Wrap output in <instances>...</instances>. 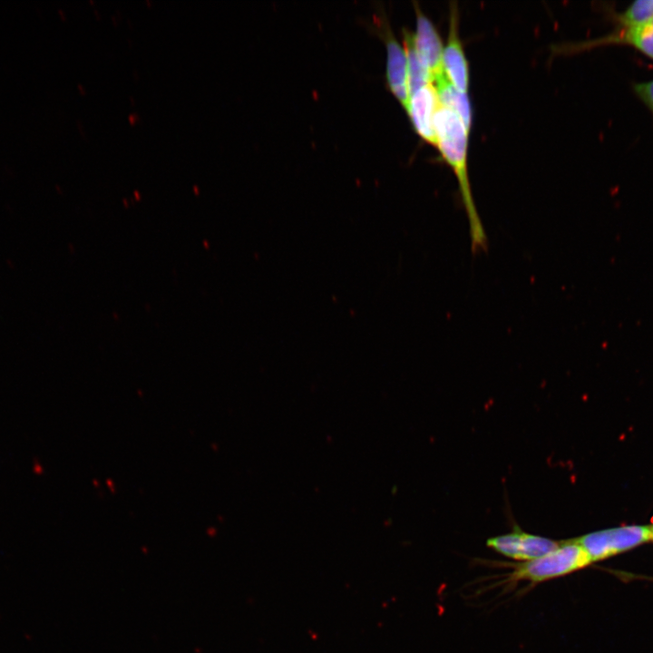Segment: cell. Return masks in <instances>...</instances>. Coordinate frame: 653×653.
<instances>
[{
  "label": "cell",
  "instance_id": "cell-1",
  "mask_svg": "<svg viewBox=\"0 0 653 653\" xmlns=\"http://www.w3.org/2000/svg\"><path fill=\"white\" fill-rule=\"evenodd\" d=\"M434 132L435 146L457 178L469 220L473 249H485L487 237L477 213L468 177L467 149L470 131L455 112L440 105L434 116Z\"/></svg>",
  "mask_w": 653,
  "mask_h": 653
},
{
  "label": "cell",
  "instance_id": "cell-2",
  "mask_svg": "<svg viewBox=\"0 0 653 653\" xmlns=\"http://www.w3.org/2000/svg\"><path fill=\"white\" fill-rule=\"evenodd\" d=\"M592 562L585 550L574 540L560 541L548 554L512 565L508 580L541 583L580 570Z\"/></svg>",
  "mask_w": 653,
  "mask_h": 653
},
{
  "label": "cell",
  "instance_id": "cell-3",
  "mask_svg": "<svg viewBox=\"0 0 653 653\" xmlns=\"http://www.w3.org/2000/svg\"><path fill=\"white\" fill-rule=\"evenodd\" d=\"M574 540L585 550L591 562H596L652 540V526H621L590 532Z\"/></svg>",
  "mask_w": 653,
  "mask_h": 653
},
{
  "label": "cell",
  "instance_id": "cell-4",
  "mask_svg": "<svg viewBox=\"0 0 653 653\" xmlns=\"http://www.w3.org/2000/svg\"><path fill=\"white\" fill-rule=\"evenodd\" d=\"M486 545L507 558L523 562L538 559L554 551L560 545V541L518 529L488 539Z\"/></svg>",
  "mask_w": 653,
  "mask_h": 653
},
{
  "label": "cell",
  "instance_id": "cell-5",
  "mask_svg": "<svg viewBox=\"0 0 653 653\" xmlns=\"http://www.w3.org/2000/svg\"><path fill=\"white\" fill-rule=\"evenodd\" d=\"M443 68L447 80L460 92L467 93L469 65L459 34V14L455 2H451L449 29L443 49Z\"/></svg>",
  "mask_w": 653,
  "mask_h": 653
},
{
  "label": "cell",
  "instance_id": "cell-6",
  "mask_svg": "<svg viewBox=\"0 0 653 653\" xmlns=\"http://www.w3.org/2000/svg\"><path fill=\"white\" fill-rule=\"evenodd\" d=\"M415 32L412 41L421 63L431 73L434 83L444 75L443 68V44L431 19L415 4Z\"/></svg>",
  "mask_w": 653,
  "mask_h": 653
},
{
  "label": "cell",
  "instance_id": "cell-7",
  "mask_svg": "<svg viewBox=\"0 0 653 653\" xmlns=\"http://www.w3.org/2000/svg\"><path fill=\"white\" fill-rule=\"evenodd\" d=\"M440 106L434 83L417 90L410 95L406 112L415 132L432 145L436 144L434 116Z\"/></svg>",
  "mask_w": 653,
  "mask_h": 653
},
{
  "label": "cell",
  "instance_id": "cell-8",
  "mask_svg": "<svg viewBox=\"0 0 653 653\" xmlns=\"http://www.w3.org/2000/svg\"><path fill=\"white\" fill-rule=\"evenodd\" d=\"M385 46L387 83L393 94L406 111L410 100L406 51L404 45L399 44L391 33L386 35Z\"/></svg>",
  "mask_w": 653,
  "mask_h": 653
},
{
  "label": "cell",
  "instance_id": "cell-9",
  "mask_svg": "<svg viewBox=\"0 0 653 653\" xmlns=\"http://www.w3.org/2000/svg\"><path fill=\"white\" fill-rule=\"evenodd\" d=\"M439 103L455 112L471 131L473 113L471 102L467 93L457 90L445 77L442 76L434 82Z\"/></svg>",
  "mask_w": 653,
  "mask_h": 653
},
{
  "label": "cell",
  "instance_id": "cell-10",
  "mask_svg": "<svg viewBox=\"0 0 653 653\" xmlns=\"http://www.w3.org/2000/svg\"><path fill=\"white\" fill-rule=\"evenodd\" d=\"M404 48L408 63V86L410 95L424 86L434 83L428 70L421 63L414 50L412 34H404Z\"/></svg>",
  "mask_w": 653,
  "mask_h": 653
},
{
  "label": "cell",
  "instance_id": "cell-11",
  "mask_svg": "<svg viewBox=\"0 0 653 653\" xmlns=\"http://www.w3.org/2000/svg\"><path fill=\"white\" fill-rule=\"evenodd\" d=\"M623 41L653 60V18L641 24L626 28Z\"/></svg>",
  "mask_w": 653,
  "mask_h": 653
},
{
  "label": "cell",
  "instance_id": "cell-12",
  "mask_svg": "<svg viewBox=\"0 0 653 653\" xmlns=\"http://www.w3.org/2000/svg\"><path fill=\"white\" fill-rule=\"evenodd\" d=\"M653 18V0H638L621 15L620 22L626 28L646 23Z\"/></svg>",
  "mask_w": 653,
  "mask_h": 653
},
{
  "label": "cell",
  "instance_id": "cell-13",
  "mask_svg": "<svg viewBox=\"0 0 653 653\" xmlns=\"http://www.w3.org/2000/svg\"><path fill=\"white\" fill-rule=\"evenodd\" d=\"M634 91L653 114V79L636 83Z\"/></svg>",
  "mask_w": 653,
  "mask_h": 653
},
{
  "label": "cell",
  "instance_id": "cell-14",
  "mask_svg": "<svg viewBox=\"0 0 653 653\" xmlns=\"http://www.w3.org/2000/svg\"><path fill=\"white\" fill-rule=\"evenodd\" d=\"M652 540H653V526H652Z\"/></svg>",
  "mask_w": 653,
  "mask_h": 653
}]
</instances>
